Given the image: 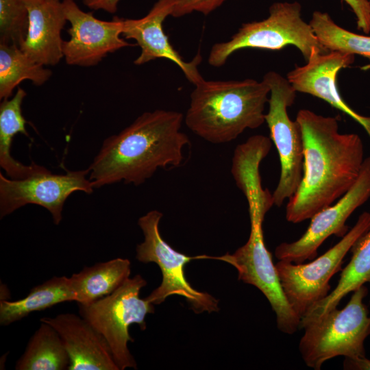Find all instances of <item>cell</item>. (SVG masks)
<instances>
[{
	"mask_svg": "<svg viewBox=\"0 0 370 370\" xmlns=\"http://www.w3.org/2000/svg\"><path fill=\"white\" fill-rule=\"evenodd\" d=\"M295 120L302 133L304 163L300 184L286 206V219L293 223L311 219L345 194L365 160L362 139L340 133L338 116L301 109Z\"/></svg>",
	"mask_w": 370,
	"mask_h": 370,
	"instance_id": "1",
	"label": "cell"
},
{
	"mask_svg": "<svg viewBox=\"0 0 370 370\" xmlns=\"http://www.w3.org/2000/svg\"><path fill=\"white\" fill-rule=\"evenodd\" d=\"M182 113L145 112L118 134L104 140L89 166L94 188L123 181L138 186L158 169L178 167L190 140L181 131Z\"/></svg>",
	"mask_w": 370,
	"mask_h": 370,
	"instance_id": "2",
	"label": "cell"
},
{
	"mask_svg": "<svg viewBox=\"0 0 370 370\" xmlns=\"http://www.w3.org/2000/svg\"><path fill=\"white\" fill-rule=\"evenodd\" d=\"M184 116L186 126L204 140L222 144L265 122L270 88L262 79L206 80L195 86Z\"/></svg>",
	"mask_w": 370,
	"mask_h": 370,
	"instance_id": "3",
	"label": "cell"
},
{
	"mask_svg": "<svg viewBox=\"0 0 370 370\" xmlns=\"http://www.w3.org/2000/svg\"><path fill=\"white\" fill-rule=\"evenodd\" d=\"M301 9L297 1L272 3L267 18L243 23L229 40L214 44L209 53L208 64L222 66L232 54L247 48L274 51L293 45L306 62L314 51L329 52L319 42L309 23L302 18Z\"/></svg>",
	"mask_w": 370,
	"mask_h": 370,
	"instance_id": "4",
	"label": "cell"
},
{
	"mask_svg": "<svg viewBox=\"0 0 370 370\" xmlns=\"http://www.w3.org/2000/svg\"><path fill=\"white\" fill-rule=\"evenodd\" d=\"M363 285L356 289L347 305L324 313L304 326L299 349L305 364L315 370L336 356L365 357L364 342L370 334V317L363 300Z\"/></svg>",
	"mask_w": 370,
	"mask_h": 370,
	"instance_id": "5",
	"label": "cell"
},
{
	"mask_svg": "<svg viewBox=\"0 0 370 370\" xmlns=\"http://www.w3.org/2000/svg\"><path fill=\"white\" fill-rule=\"evenodd\" d=\"M146 280L136 275L127 278L110 295L88 304H79V312L106 341L119 370L136 368L127 343L133 342L129 333L132 324L146 329L145 317L154 312L153 304L140 299Z\"/></svg>",
	"mask_w": 370,
	"mask_h": 370,
	"instance_id": "6",
	"label": "cell"
},
{
	"mask_svg": "<svg viewBox=\"0 0 370 370\" xmlns=\"http://www.w3.org/2000/svg\"><path fill=\"white\" fill-rule=\"evenodd\" d=\"M263 79L270 88L265 122L281 164L280 176L272 196L273 204L280 207L295 194L303 175L302 133L298 122L292 121L287 112L295 102L297 91L287 78L275 71L267 72Z\"/></svg>",
	"mask_w": 370,
	"mask_h": 370,
	"instance_id": "7",
	"label": "cell"
},
{
	"mask_svg": "<svg viewBox=\"0 0 370 370\" xmlns=\"http://www.w3.org/2000/svg\"><path fill=\"white\" fill-rule=\"evenodd\" d=\"M369 227L370 212H364L338 243L311 262L279 260L275 264L286 297L300 319L331 292V278L342 271L343 258Z\"/></svg>",
	"mask_w": 370,
	"mask_h": 370,
	"instance_id": "8",
	"label": "cell"
},
{
	"mask_svg": "<svg viewBox=\"0 0 370 370\" xmlns=\"http://www.w3.org/2000/svg\"><path fill=\"white\" fill-rule=\"evenodd\" d=\"M162 216L161 212L153 210L140 217L138 221L144 241L136 247V258L143 263L155 262L162 274L160 285L145 299L153 304H160L166 297L177 295L184 297L196 312L218 311L217 299L193 288L185 277V265L198 257L180 253L162 238L159 223Z\"/></svg>",
	"mask_w": 370,
	"mask_h": 370,
	"instance_id": "9",
	"label": "cell"
},
{
	"mask_svg": "<svg viewBox=\"0 0 370 370\" xmlns=\"http://www.w3.org/2000/svg\"><path fill=\"white\" fill-rule=\"evenodd\" d=\"M215 258L232 265L240 280L256 286L264 294L276 314L277 326L281 332L293 334L299 328L300 317L286 297L271 254L265 246L262 222L251 221L247 243L234 254Z\"/></svg>",
	"mask_w": 370,
	"mask_h": 370,
	"instance_id": "10",
	"label": "cell"
},
{
	"mask_svg": "<svg viewBox=\"0 0 370 370\" xmlns=\"http://www.w3.org/2000/svg\"><path fill=\"white\" fill-rule=\"evenodd\" d=\"M370 198V156L362 163L354 184L340 199L312 218L306 232L292 243H282L275 249L279 260L302 263L314 259L321 245L330 236L343 237L349 231L346 221Z\"/></svg>",
	"mask_w": 370,
	"mask_h": 370,
	"instance_id": "11",
	"label": "cell"
},
{
	"mask_svg": "<svg viewBox=\"0 0 370 370\" xmlns=\"http://www.w3.org/2000/svg\"><path fill=\"white\" fill-rule=\"evenodd\" d=\"M86 170L53 174L49 171L23 180L6 178L0 173V217L2 219L27 204H36L48 210L54 224L62 220L64 204L75 191L90 194L93 186Z\"/></svg>",
	"mask_w": 370,
	"mask_h": 370,
	"instance_id": "12",
	"label": "cell"
},
{
	"mask_svg": "<svg viewBox=\"0 0 370 370\" xmlns=\"http://www.w3.org/2000/svg\"><path fill=\"white\" fill-rule=\"evenodd\" d=\"M64 14L71 24L70 39L63 40L62 53L66 64L81 66L97 65L108 53L133 47L121 38L123 18L101 21L81 10L74 0L62 1Z\"/></svg>",
	"mask_w": 370,
	"mask_h": 370,
	"instance_id": "13",
	"label": "cell"
},
{
	"mask_svg": "<svg viewBox=\"0 0 370 370\" xmlns=\"http://www.w3.org/2000/svg\"><path fill=\"white\" fill-rule=\"evenodd\" d=\"M174 0H157L144 17L123 18L122 35L126 39L136 40V45L140 48V53L134 60V64L142 65L158 58L169 60L195 86L204 79L198 70L201 56L198 53L191 61H185L170 43L163 29V23L171 15Z\"/></svg>",
	"mask_w": 370,
	"mask_h": 370,
	"instance_id": "14",
	"label": "cell"
},
{
	"mask_svg": "<svg viewBox=\"0 0 370 370\" xmlns=\"http://www.w3.org/2000/svg\"><path fill=\"white\" fill-rule=\"evenodd\" d=\"M355 60V55L340 51L326 53L313 52L306 64L295 65L287 74V79L297 92L319 98L347 114L359 123L370 138V116L354 111L343 99L336 84L339 71Z\"/></svg>",
	"mask_w": 370,
	"mask_h": 370,
	"instance_id": "15",
	"label": "cell"
},
{
	"mask_svg": "<svg viewBox=\"0 0 370 370\" xmlns=\"http://www.w3.org/2000/svg\"><path fill=\"white\" fill-rule=\"evenodd\" d=\"M40 321L61 336L70 358L69 370H119L105 338L82 317L62 313Z\"/></svg>",
	"mask_w": 370,
	"mask_h": 370,
	"instance_id": "16",
	"label": "cell"
},
{
	"mask_svg": "<svg viewBox=\"0 0 370 370\" xmlns=\"http://www.w3.org/2000/svg\"><path fill=\"white\" fill-rule=\"evenodd\" d=\"M28 28L20 49L34 61L53 66L64 58L61 31L66 18L60 0H24Z\"/></svg>",
	"mask_w": 370,
	"mask_h": 370,
	"instance_id": "17",
	"label": "cell"
},
{
	"mask_svg": "<svg viewBox=\"0 0 370 370\" xmlns=\"http://www.w3.org/2000/svg\"><path fill=\"white\" fill-rule=\"evenodd\" d=\"M352 258L342 269L338 282L326 297L312 306L301 318L299 328L335 308L350 292L366 283L370 284V227L351 248Z\"/></svg>",
	"mask_w": 370,
	"mask_h": 370,
	"instance_id": "18",
	"label": "cell"
},
{
	"mask_svg": "<svg viewBox=\"0 0 370 370\" xmlns=\"http://www.w3.org/2000/svg\"><path fill=\"white\" fill-rule=\"evenodd\" d=\"M25 96V90L18 87L10 99H3L0 103V166L12 180H23L48 171L34 162L31 165H24L10 154L14 136L18 133L29 136L21 111Z\"/></svg>",
	"mask_w": 370,
	"mask_h": 370,
	"instance_id": "19",
	"label": "cell"
},
{
	"mask_svg": "<svg viewBox=\"0 0 370 370\" xmlns=\"http://www.w3.org/2000/svg\"><path fill=\"white\" fill-rule=\"evenodd\" d=\"M130 273V261L121 258L84 267L70 277L75 301L88 304L110 295L129 278Z\"/></svg>",
	"mask_w": 370,
	"mask_h": 370,
	"instance_id": "20",
	"label": "cell"
},
{
	"mask_svg": "<svg viewBox=\"0 0 370 370\" xmlns=\"http://www.w3.org/2000/svg\"><path fill=\"white\" fill-rule=\"evenodd\" d=\"M75 301L70 278L57 277L32 288L24 298L0 301V324L8 325L35 311L43 310L62 302Z\"/></svg>",
	"mask_w": 370,
	"mask_h": 370,
	"instance_id": "21",
	"label": "cell"
},
{
	"mask_svg": "<svg viewBox=\"0 0 370 370\" xmlns=\"http://www.w3.org/2000/svg\"><path fill=\"white\" fill-rule=\"evenodd\" d=\"M70 358L62 339L51 325L40 321L24 353L17 360V370H65Z\"/></svg>",
	"mask_w": 370,
	"mask_h": 370,
	"instance_id": "22",
	"label": "cell"
},
{
	"mask_svg": "<svg viewBox=\"0 0 370 370\" xmlns=\"http://www.w3.org/2000/svg\"><path fill=\"white\" fill-rule=\"evenodd\" d=\"M51 70L26 55L18 46L0 43V99H8L23 80L42 86L51 76Z\"/></svg>",
	"mask_w": 370,
	"mask_h": 370,
	"instance_id": "23",
	"label": "cell"
},
{
	"mask_svg": "<svg viewBox=\"0 0 370 370\" xmlns=\"http://www.w3.org/2000/svg\"><path fill=\"white\" fill-rule=\"evenodd\" d=\"M309 24L321 45L330 51L359 55L369 63L361 70L370 69V36L350 32L337 25L327 12L314 11Z\"/></svg>",
	"mask_w": 370,
	"mask_h": 370,
	"instance_id": "24",
	"label": "cell"
},
{
	"mask_svg": "<svg viewBox=\"0 0 370 370\" xmlns=\"http://www.w3.org/2000/svg\"><path fill=\"white\" fill-rule=\"evenodd\" d=\"M28 28V10L24 0H0V43L18 47Z\"/></svg>",
	"mask_w": 370,
	"mask_h": 370,
	"instance_id": "25",
	"label": "cell"
},
{
	"mask_svg": "<svg viewBox=\"0 0 370 370\" xmlns=\"http://www.w3.org/2000/svg\"><path fill=\"white\" fill-rule=\"evenodd\" d=\"M226 0H174L171 16L178 18L193 13L200 12L208 15L219 8Z\"/></svg>",
	"mask_w": 370,
	"mask_h": 370,
	"instance_id": "26",
	"label": "cell"
},
{
	"mask_svg": "<svg viewBox=\"0 0 370 370\" xmlns=\"http://www.w3.org/2000/svg\"><path fill=\"white\" fill-rule=\"evenodd\" d=\"M354 12L358 29L365 34L370 33V1L369 0H343Z\"/></svg>",
	"mask_w": 370,
	"mask_h": 370,
	"instance_id": "27",
	"label": "cell"
},
{
	"mask_svg": "<svg viewBox=\"0 0 370 370\" xmlns=\"http://www.w3.org/2000/svg\"><path fill=\"white\" fill-rule=\"evenodd\" d=\"M121 0H83L84 5L95 10H102L110 14L116 12Z\"/></svg>",
	"mask_w": 370,
	"mask_h": 370,
	"instance_id": "28",
	"label": "cell"
},
{
	"mask_svg": "<svg viewBox=\"0 0 370 370\" xmlns=\"http://www.w3.org/2000/svg\"><path fill=\"white\" fill-rule=\"evenodd\" d=\"M344 369L370 370V360L365 357L345 358L343 362Z\"/></svg>",
	"mask_w": 370,
	"mask_h": 370,
	"instance_id": "29",
	"label": "cell"
},
{
	"mask_svg": "<svg viewBox=\"0 0 370 370\" xmlns=\"http://www.w3.org/2000/svg\"><path fill=\"white\" fill-rule=\"evenodd\" d=\"M369 1H370V0H369Z\"/></svg>",
	"mask_w": 370,
	"mask_h": 370,
	"instance_id": "30",
	"label": "cell"
}]
</instances>
